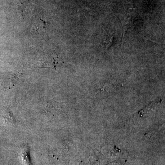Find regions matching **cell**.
I'll return each instance as SVG.
<instances>
[{"mask_svg": "<svg viewBox=\"0 0 165 165\" xmlns=\"http://www.w3.org/2000/svg\"><path fill=\"white\" fill-rule=\"evenodd\" d=\"M60 62L58 55L55 53H50L42 56L36 65L39 68L56 69Z\"/></svg>", "mask_w": 165, "mask_h": 165, "instance_id": "1", "label": "cell"}, {"mask_svg": "<svg viewBox=\"0 0 165 165\" xmlns=\"http://www.w3.org/2000/svg\"><path fill=\"white\" fill-rule=\"evenodd\" d=\"M2 116L3 118L5 119V120H7L9 122L12 123L13 121V118L12 115L11 114L10 112L8 111V109L4 108L2 109Z\"/></svg>", "mask_w": 165, "mask_h": 165, "instance_id": "2", "label": "cell"}]
</instances>
